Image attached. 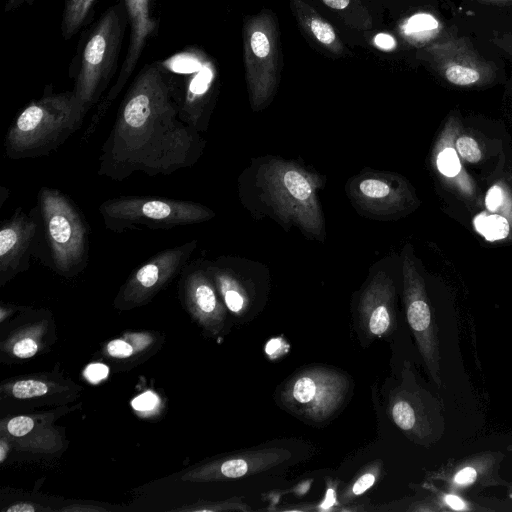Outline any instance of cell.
Returning <instances> with one entry per match:
<instances>
[{"instance_id": "cell-43", "label": "cell", "mask_w": 512, "mask_h": 512, "mask_svg": "<svg viewBox=\"0 0 512 512\" xmlns=\"http://www.w3.org/2000/svg\"><path fill=\"white\" fill-rule=\"evenodd\" d=\"M484 4H506L512 2V0H476Z\"/></svg>"}, {"instance_id": "cell-41", "label": "cell", "mask_w": 512, "mask_h": 512, "mask_svg": "<svg viewBox=\"0 0 512 512\" xmlns=\"http://www.w3.org/2000/svg\"><path fill=\"white\" fill-rule=\"evenodd\" d=\"M62 511H75V512H78V511H103L105 510L104 508H101V507H94V506H70V507H65V508H62L61 509Z\"/></svg>"}, {"instance_id": "cell-7", "label": "cell", "mask_w": 512, "mask_h": 512, "mask_svg": "<svg viewBox=\"0 0 512 512\" xmlns=\"http://www.w3.org/2000/svg\"><path fill=\"white\" fill-rule=\"evenodd\" d=\"M277 20L270 11L249 17L243 27L245 77L253 110L273 99L280 81L281 51Z\"/></svg>"}, {"instance_id": "cell-15", "label": "cell", "mask_w": 512, "mask_h": 512, "mask_svg": "<svg viewBox=\"0 0 512 512\" xmlns=\"http://www.w3.org/2000/svg\"><path fill=\"white\" fill-rule=\"evenodd\" d=\"M188 263L180 281L185 307L191 317L211 335H218L226 322V306L207 270Z\"/></svg>"}, {"instance_id": "cell-26", "label": "cell", "mask_w": 512, "mask_h": 512, "mask_svg": "<svg viewBox=\"0 0 512 512\" xmlns=\"http://www.w3.org/2000/svg\"><path fill=\"white\" fill-rule=\"evenodd\" d=\"M66 389L65 386L42 378H22L1 386L2 393L20 400L39 398Z\"/></svg>"}, {"instance_id": "cell-22", "label": "cell", "mask_w": 512, "mask_h": 512, "mask_svg": "<svg viewBox=\"0 0 512 512\" xmlns=\"http://www.w3.org/2000/svg\"><path fill=\"white\" fill-rule=\"evenodd\" d=\"M291 9L299 26L317 44L331 54L340 56L344 46L333 26L303 0H290Z\"/></svg>"}, {"instance_id": "cell-32", "label": "cell", "mask_w": 512, "mask_h": 512, "mask_svg": "<svg viewBox=\"0 0 512 512\" xmlns=\"http://www.w3.org/2000/svg\"><path fill=\"white\" fill-rule=\"evenodd\" d=\"M458 155L468 163L476 164L482 159L478 142L469 135H459L454 141Z\"/></svg>"}, {"instance_id": "cell-37", "label": "cell", "mask_w": 512, "mask_h": 512, "mask_svg": "<svg viewBox=\"0 0 512 512\" xmlns=\"http://www.w3.org/2000/svg\"><path fill=\"white\" fill-rule=\"evenodd\" d=\"M39 510L40 511H45V510L51 511L50 508H43V507L37 506L35 503H31V502H27V501L13 503L11 506L4 509V511H6V512H35V511H39Z\"/></svg>"}, {"instance_id": "cell-36", "label": "cell", "mask_w": 512, "mask_h": 512, "mask_svg": "<svg viewBox=\"0 0 512 512\" xmlns=\"http://www.w3.org/2000/svg\"><path fill=\"white\" fill-rule=\"evenodd\" d=\"M492 43L512 57V31L497 33L492 37Z\"/></svg>"}, {"instance_id": "cell-29", "label": "cell", "mask_w": 512, "mask_h": 512, "mask_svg": "<svg viewBox=\"0 0 512 512\" xmlns=\"http://www.w3.org/2000/svg\"><path fill=\"white\" fill-rule=\"evenodd\" d=\"M40 330L41 327L21 330L12 336L7 343H2V347L6 346L9 352L19 359L31 358L40 349Z\"/></svg>"}, {"instance_id": "cell-40", "label": "cell", "mask_w": 512, "mask_h": 512, "mask_svg": "<svg viewBox=\"0 0 512 512\" xmlns=\"http://www.w3.org/2000/svg\"><path fill=\"white\" fill-rule=\"evenodd\" d=\"M328 7L334 10H343L350 4V0H322Z\"/></svg>"}, {"instance_id": "cell-4", "label": "cell", "mask_w": 512, "mask_h": 512, "mask_svg": "<svg viewBox=\"0 0 512 512\" xmlns=\"http://www.w3.org/2000/svg\"><path fill=\"white\" fill-rule=\"evenodd\" d=\"M38 208L50 264L59 274L72 277L88 262L89 227L75 203L61 191L43 187Z\"/></svg>"}, {"instance_id": "cell-6", "label": "cell", "mask_w": 512, "mask_h": 512, "mask_svg": "<svg viewBox=\"0 0 512 512\" xmlns=\"http://www.w3.org/2000/svg\"><path fill=\"white\" fill-rule=\"evenodd\" d=\"M107 229L120 233L136 226L149 229H172L210 220L215 213L196 202L125 196L111 198L99 206Z\"/></svg>"}, {"instance_id": "cell-31", "label": "cell", "mask_w": 512, "mask_h": 512, "mask_svg": "<svg viewBox=\"0 0 512 512\" xmlns=\"http://www.w3.org/2000/svg\"><path fill=\"white\" fill-rule=\"evenodd\" d=\"M250 508L247 504L243 503L240 499L234 498L225 501L210 502L200 501L188 507H182L177 511H194V512H219V511H249Z\"/></svg>"}, {"instance_id": "cell-35", "label": "cell", "mask_w": 512, "mask_h": 512, "mask_svg": "<svg viewBox=\"0 0 512 512\" xmlns=\"http://www.w3.org/2000/svg\"><path fill=\"white\" fill-rule=\"evenodd\" d=\"M108 374V368L103 364H91L86 368L85 376L92 383H98Z\"/></svg>"}, {"instance_id": "cell-18", "label": "cell", "mask_w": 512, "mask_h": 512, "mask_svg": "<svg viewBox=\"0 0 512 512\" xmlns=\"http://www.w3.org/2000/svg\"><path fill=\"white\" fill-rule=\"evenodd\" d=\"M358 324L369 338L390 335L396 327L395 286L383 271L373 276L360 295Z\"/></svg>"}, {"instance_id": "cell-20", "label": "cell", "mask_w": 512, "mask_h": 512, "mask_svg": "<svg viewBox=\"0 0 512 512\" xmlns=\"http://www.w3.org/2000/svg\"><path fill=\"white\" fill-rule=\"evenodd\" d=\"M53 416L17 415L1 423L13 448L33 453L52 454L63 448V437L52 424Z\"/></svg>"}, {"instance_id": "cell-1", "label": "cell", "mask_w": 512, "mask_h": 512, "mask_svg": "<svg viewBox=\"0 0 512 512\" xmlns=\"http://www.w3.org/2000/svg\"><path fill=\"white\" fill-rule=\"evenodd\" d=\"M204 145L199 132L180 118L166 73L150 65L138 74L117 111L97 172L115 181L137 172L169 175L192 167Z\"/></svg>"}, {"instance_id": "cell-8", "label": "cell", "mask_w": 512, "mask_h": 512, "mask_svg": "<svg viewBox=\"0 0 512 512\" xmlns=\"http://www.w3.org/2000/svg\"><path fill=\"white\" fill-rule=\"evenodd\" d=\"M120 8L110 7L102 15L83 47L72 91L88 110L105 89L115 65L123 34Z\"/></svg>"}, {"instance_id": "cell-12", "label": "cell", "mask_w": 512, "mask_h": 512, "mask_svg": "<svg viewBox=\"0 0 512 512\" xmlns=\"http://www.w3.org/2000/svg\"><path fill=\"white\" fill-rule=\"evenodd\" d=\"M428 61L448 83L458 87H479L491 83L497 67L487 61L463 37L436 41L424 50Z\"/></svg>"}, {"instance_id": "cell-27", "label": "cell", "mask_w": 512, "mask_h": 512, "mask_svg": "<svg viewBox=\"0 0 512 512\" xmlns=\"http://www.w3.org/2000/svg\"><path fill=\"white\" fill-rule=\"evenodd\" d=\"M95 0H66L61 30L67 40L72 37L86 20Z\"/></svg>"}, {"instance_id": "cell-3", "label": "cell", "mask_w": 512, "mask_h": 512, "mask_svg": "<svg viewBox=\"0 0 512 512\" xmlns=\"http://www.w3.org/2000/svg\"><path fill=\"white\" fill-rule=\"evenodd\" d=\"M262 200L283 224L292 223L306 235L321 238L324 218L317 198L322 180L299 164L270 159L257 173Z\"/></svg>"}, {"instance_id": "cell-17", "label": "cell", "mask_w": 512, "mask_h": 512, "mask_svg": "<svg viewBox=\"0 0 512 512\" xmlns=\"http://www.w3.org/2000/svg\"><path fill=\"white\" fill-rule=\"evenodd\" d=\"M150 1L151 0H124L130 23V42L127 55L115 84L110 89L103 103L98 107L97 112L93 115L86 129L88 135L94 134L99 121L105 115L111 102L115 100L123 89L139 61L148 38L155 31L156 22L151 16Z\"/></svg>"}, {"instance_id": "cell-19", "label": "cell", "mask_w": 512, "mask_h": 512, "mask_svg": "<svg viewBox=\"0 0 512 512\" xmlns=\"http://www.w3.org/2000/svg\"><path fill=\"white\" fill-rule=\"evenodd\" d=\"M503 458L501 452H481L447 465L432 473V477L443 481L448 492L456 494L474 488L507 485L498 472Z\"/></svg>"}, {"instance_id": "cell-38", "label": "cell", "mask_w": 512, "mask_h": 512, "mask_svg": "<svg viewBox=\"0 0 512 512\" xmlns=\"http://www.w3.org/2000/svg\"><path fill=\"white\" fill-rule=\"evenodd\" d=\"M374 42L378 47L385 50L391 49L395 45L394 39L385 33L377 34L374 38Z\"/></svg>"}, {"instance_id": "cell-34", "label": "cell", "mask_w": 512, "mask_h": 512, "mask_svg": "<svg viewBox=\"0 0 512 512\" xmlns=\"http://www.w3.org/2000/svg\"><path fill=\"white\" fill-rule=\"evenodd\" d=\"M158 402V398L151 392H146L135 398L132 402L134 409L139 411H149L153 409Z\"/></svg>"}, {"instance_id": "cell-24", "label": "cell", "mask_w": 512, "mask_h": 512, "mask_svg": "<svg viewBox=\"0 0 512 512\" xmlns=\"http://www.w3.org/2000/svg\"><path fill=\"white\" fill-rule=\"evenodd\" d=\"M458 127L455 118H450L436 146L435 165L439 173L446 178H454L462 170L459 155L454 145Z\"/></svg>"}, {"instance_id": "cell-5", "label": "cell", "mask_w": 512, "mask_h": 512, "mask_svg": "<svg viewBox=\"0 0 512 512\" xmlns=\"http://www.w3.org/2000/svg\"><path fill=\"white\" fill-rule=\"evenodd\" d=\"M351 389V379L344 372L325 365H311L286 380L279 401L298 418L323 423L342 408Z\"/></svg>"}, {"instance_id": "cell-23", "label": "cell", "mask_w": 512, "mask_h": 512, "mask_svg": "<svg viewBox=\"0 0 512 512\" xmlns=\"http://www.w3.org/2000/svg\"><path fill=\"white\" fill-rule=\"evenodd\" d=\"M226 308L235 315L243 314L249 306L248 293L230 270L216 264L205 267Z\"/></svg>"}, {"instance_id": "cell-21", "label": "cell", "mask_w": 512, "mask_h": 512, "mask_svg": "<svg viewBox=\"0 0 512 512\" xmlns=\"http://www.w3.org/2000/svg\"><path fill=\"white\" fill-rule=\"evenodd\" d=\"M212 82V69L199 63L197 71L187 82L182 98L177 100L180 118L198 132L206 129L205 114Z\"/></svg>"}, {"instance_id": "cell-39", "label": "cell", "mask_w": 512, "mask_h": 512, "mask_svg": "<svg viewBox=\"0 0 512 512\" xmlns=\"http://www.w3.org/2000/svg\"><path fill=\"white\" fill-rule=\"evenodd\" d=\"M11 448H13V446H12L9 438L6 435L1 434V437H0V463H4V461L8 457V454H9Z\"/></svg>"}, {"instance_id": "cell-2", "label": "cell", "mask_w": 512, "mask_h": 512, "mask_svg": "<svg viewBox=\"0 0 512 512\" xmlns=\"http://www.w3.org/2000/svg\"><path fill=\"white\" fill-rule=\"evenodd\" d=\"M87 111L73 91L30 102L7 131V157L19 160L48 155L82 126Z\"/></svg>"}, {"instance_id": "cell-33", "label": "cell", "mask_w": 512, "mask_h": 512, "mask_svg": "<svg viewBox=\"0 0 512 512\" xmlns=\"http://www.w3.org/2000/svg\"><path fill=\"white\" fill-rule=\"evenodd\" d=\"M504 199V191L499 186H493L489 189L486 195V207L489 211L495 212L501 205Z\"/></svg>"}, {"instance_id": "cell-14", "label": "cell", "mask_w": 512, "mask_h": 512, "mask_svg": "<svg viewBox=\"0 0 512 512\" xmlns=\"http://www.w3.org/2000/svg\"><path fill=\"white\" fill-rule=\"evenodd\" d=\"M292 453L281 447H265L229 454L198 465L180 476L182 481L211 482L239 479L273 469Z\"/></svg>"}, {"instance_id": "cell-10", "label": "cell", "mask_w": 512, "mask_h": 512, "mask_svg": "<svg viewBox=\"0 0 512 512\" xmlns=\"http://www.w3.org/2000/svg\"><path fill=\"white\" fill-rule=\"evenodd\" d=\"M403 296L406 318L427 372L439 387L440 349L437 326L428 301L425 282L410 252L403 253Z\"/></svg>"}, {"instance_id": "cell-28", "label": "cell", "mask_w": 512, "mask_h": 512, "mask_svg": "<svg viewBox=\"0 0 512 512\" xmlns=\"http://www.w3.org/2000/svg\"><path fill=\"white\" fill-rule=\"evenodd\" d=\"M382 471L381 461H375L364 468L355 479L341 492L339 504L347 505L356 497L371 488Z\"/></svg>"}, {"instance_id": "cell-44", "label": "cell", "mask_w": 512, "mask_h": 512, "mask_svg": "<svg viewBox=\"0 0 512 512\" xmlns=\"http://www.w3.org/2000/svg\"><path fill=\"white\" fill-rule=\"evenodd\" d=\"M511 496H512V488H511Z\"/></svg>"}, {"instance_id": "cell-42", "label": "cell", "mask_w": 512, "mask_h": 512, "mask_svg": "<svg viewBox=\"0 0 512 512\" xmlns=\"http://www.w3.org/2000/svg\"><path fill=\"white\" fill-rule=\"evenodd\" d=\"M33 0H8V3L6 5V9L14 8L18 5H20L23 2H31Z\"/></svg>"}, {"instance_id": "cell-25", "label": "cell", "mask_w": 512, "mask_h": 512, "mask_svg": "<svg viewBox=\"0 0 512 512\" xmlns=\"http://www.w3.org/2000/svg\"><path fill=\"white\" fill-rule=\"evenodd\" d=\"M153 342L154 337L150 333H128L120 338L109 341L105 345L103 353L113 359H129L148 349Z\"/></svg>"}, {"instance_id": "cell-16", "label": "cell", "mask_w": 512, "mask_h": 512, "mask_svg": "<svg viewBox=\"0 0 512 512\" xmlns=\"http://www.w3.org/2000/svg\"><path fill=\"white\" fill-rule=\"evenodd\" d=\"M40 232L39 221L18 208L0 229V285L29 268Z\"/></svg>"}, {"instance_id": "cell-30", "label": "cell", "mask_w": 512, "mask_h": 512, "mask_svg": "<svg viewBox=\"0 0 512 512\" xmlns=\"http://www.w3.org/2000/svg\"><path fill=\"white\" fill-rule=\"evenodd\" d=\"M475 229L489 241L506 238L510 233L508 220L499 214H479L474 218Z\"/></svg>"}, {"instance_id": "cell-13", "label": "cell", "mask_w": 512, "mask_h": 512, "mask_svg": "<svg viewBox=\"0 0 512 512\" xmlns=\"http://www.w3.org/2000/svg\"><path fill=\"white\" fill-rule=\"evenodd\" d=\"M347 192L358 210L382 219L402 214L415 204L408 183L387 172L361 173L350 180Z\"/></svg>"}, {"instance_id": "cell-9", "label": "cell", "mask_w": 512, "mask_h": 512, "mask_svg": "<svg viewBox=\"0 0 512 512\" xmlns=\"http://www.w3.org/2000/svg\"><path fill=\"white\" fill-rule=\"evenodd\" d=\"M387 402L389 417L410 440L428 445L441 436L444 423L440 407L418 385L409 362H405L401 382L390 391Z\"/></svg>"}, {"instance_id": "cell-11", "label": "cell", "mask_w": 512, "mask_h": 512, "mask_svg": "<svg viewBox=\"0 0 512 512\" xmlns=\"http://www.w3.org/2000/svg\"><path fill=\"white\" fill-rule=\"evenodd\" d=\"M196 247L197 241L192 240L162 250L148 259L124 283L115 299V306L131 309L150 301L183 271Z\"/></svg>"}]
</instances>
